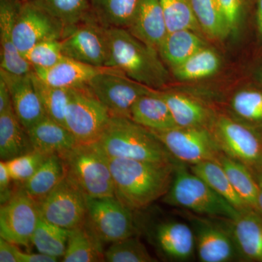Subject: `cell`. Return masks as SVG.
<instances>
[{"mask_svg":"<svg viewBox=\"0 0 262 262\" xmlns=\"http://www.w3.org/2000/svg\"><path fill=\"white\" fill-rule=\"evenodd\" d=\"M13 110L11 95L6 82L0 77V114Z\"/></svg>","mask_w":262,"mask_h":262,"instance_id":"45","label":"cell"},{"mask_svg":"<svg viewBox=\"0 0 262 262\" xmlns=\"http://www.w3.org/2000/svg\"><path fill=\"white\" fill-rule=\"evenodd\" d=\"M58 258L45 253H25L20 252V262H56Z\"/></svg>","mask_w":262,"mask_h":262,"instance_id":"46","label":"cell"},{"mask_svg":"<svg viewBox=\"0 0 262 262\" xmlns=\"http://www.w3.org/2000/svg\"><path fill=\"white\" fill-rule=\"evenodd\" d=\"M168 32L191 29L201 34L191 0H160Z\"/></svg>","mask_w":262,"mask_h":262,"instance_id":"38","label":"cell"},{"mask_svg":"<svg viewBox=\"0 0 262 262\" xmlns=\"http://www.w3.org/2000/svg\"><path fill=\"white\" fill-rule=\"evenodd\" d=\"M49 155L37 150L5 161L13 181L25 183L36 173Z\"/></svg>","mask_w":262,"mask_h":262,"instance_id":"41","label":"cell"},{"mask_svg":"<svg viewBox=\"0 0 262 262\" xmlns=\"http://www.w3.org/2000/svg\"><path fill=\"white\" fill-rule=\"evenodd\" d=\"M101 243L84 221L82 225L70 229L67 249L62 261H104Z\"/></svg>","mask_w":262,"mask_h":262,"instance_id":"27","label":"cell"},{"mask_svg":"<svg viewBox=\"0 0 262 262\" xmlns=\"http://www.w3.org/2000/svg\"><path fill=\"white\" fill-rule=\"evenodd\" d=\"M130 119L151 130H166L177 127L168 105L160 95L159 90L137 100L131 110Z\"/></svg>","mask_w":262,"mask_h":262,"instance_id":"24","label":"cell"},{"mask_svg":"<svg viewBox=\"0 0 262 262\" xmlns=\"http://www.w3.org/2000/svg\"><path fill=\"white\" fill-rule=\"evenodd\" d=\"M112 67H95L66 57L51 68H32L40 80L54 87L72 89L88 86L90 81L98 74Z\"/></svg>","mask_w":262,"mask_h":262,"instance_id":"19","label":"cell"},{"mask_svg":"<svg viewBox=\"0 0 262 262\" xmlns=\"http://www.w3.org/2000/svg\"><path fill=\"white\" fill-rule=\"evenodd\" d=\"M96 143L108 158L158 163L177 161L151 130L127 117L111 116Z\"/></svg>","mask_w":262,"mask_h":262,"instance_id":"3","label":"cell"},{"mask_svg":"<svg viewBox=\"0 0 262 262\" xmlns=\"http://www.w3.org/2000/svg\"><path fill=\"white\" fill-rule=\"evenodd\" d=\"M112 115L88 86L70 89L65 126L80 144L98 141Z\"/></svg>","mask_w":262,"mask_h":262,"instance_id":"7","label":"cell"},{"mask_svg":"<svg viewBox=\"0 0 262 262\" xmlns=\"http://www.w3.org/2000/svg\"><path fill=\"white\" fill-rule=\"evenodd\" d=\"M13 180L10 177L6 163L3 160L0 162V200L1 205L10 199L13 192L10 190V182Z\"/></svg>","mask_w":262,"mask_h":262,"instance_id":"43","label":"cell"},{"mask_svg":"<svg viewBox=\"0 0 262 262\" xmlns=\"http://www.w3.org/2000/svg\"><path fill=\"white\" fill-rule=\"evenodd\" d=\"M126 29L150 48L158 51L168 33L160 0H139L132 24Z\"/></svg>","mask_w":262,"mask_h":262,"instance_id":"20","label":"cell"},{"mask_svg":"<svg viewBox=\"0 0 262 262\" xmlns=\"http://www.w3.org/2000/svg\"><path fill=\"white\" fill-rule=\"evenodd\" d=\"M63 25L30 1L20 3L15 19L13 36L15 46L23 56L37 43L61 39Z\"/></svg>","mask_w":262,"mask_h":262,"instance_id":"14","label":"cell"},{"mask_svg":"<svg viewBox=\"0 0 262 262\" xmlns=\"http://www.w3.org/2000/svg\"><path fill=\"white\" fill-rule=\"evenodd\" d=\"M220 66V56L213 50L206 46L171 70L179 80L194 81L215 75Z\"/></svg>","mask_w":262,"mask_h":262,"instance_id":"34","label":"cell"},{"mask_svg":"<svg viewBox=\"0 0 262 262\" xmlns=\"http://www.w3.org/2000/svg\"><path fill=\"white\" fill-rule=\"evenodd\" d=\"M86 223L102 243H115L136 233L130 208L115 196L87 198Z\"/></svg>","mask_w":262,"mask_h":262,"instance_id":"10","label":"cell"},{"mask_svg":"<svg viewBox=\"0 0 262 262\" xmlns=\"http://www.w3.org/2000/svg\"><path fill=\"white\" fill-rule=\"evenodd\" d=\"M258 81H259L260 83H261L262 85V67L261 68V70L258 71Z\"/></svg>","mask_w":262,"mask_h":262,"instance_id":"49","label":"cell"},{"mask_svg":"<svg viewBox=\"0 0 262 262\" xmlns=\"http://www.w3.org/2000/svg\"><path fill=\"white\" fill-rule=\"evenodd\" d=\"M23 56L32 68L40 69L51 68L66 58L61 39H50L37 43Z\"/></svg>","mask_w":262,"mask_h":262,"instance_id":"40","label":"cell"},{"mask_svg":"<svg viewBox=\"0 0 262 262\" xmlns=\"http://www.w3.org/2000/svg\"><path fill=\"white\" fill-rule=\"evenodd\" d=\"M151 131L174 159L183 163L191 165L205 161H218L222 154L211 129L208 127H177Z\"/></svg>","mask_w":262,"mask_h":262,"instance_id":"8","label":"cell"},{"mask_svg":"<svg viewBox=\"0 0 262 262\" xmlns=\"http://www.w3.org/2000/svg\"><path fill=\"white\" fill-rule=\"evenodd\" d=\"M231 111L236 120L258 128L262 126V91L255 89L239 91L230 101Z\"/></svg>","mask_w":262,"mask_h":262,"instance_id":"37","label":"cell"},{"mask_svg":"<svg viewBox=\"0 0 262 262\" xmlns=\"http://www.w3.org/2000/svg\"><path fill=\"white\" fill-rule=\"evenodd\" d=\"M165 204L196 215L232 220L239 212L203 179L177 161L171 186L163 198Z\"/></svg>","mask_w":262,"mask_h":262,"instance_id":"4","label":"cell"},{"mask_svg":"<svg viewBox=\"0 0 262 262\" xmlns=\"http://www.w3.org/2000/svg\"><path fill=\"white\" fill-rule=\"evenodd\" d=\"M70 229L63 228L41 218L32 239L39 252L63 258L67 249Z\"/></svg>","mask_w":262,"mask_h":262,"instance_id":"35","label":"cell"},{"mask_svg":"<svg viewBox=\"0 0 262 262\" xmlns=\"http://www.w3.org/2000/svg\"><path fill=\"white\" fill-rule=\"evenodd\" d=\"M87 198L64 176L51 192L37 202L41 218L63 228H75L86 220Z\"/></svg>","mask_w":262,"mask_h":262,"instance_id":"11","label":"cell"},{"mask_svg":"<svg viewBox=\"0 0 262 262\" xmlns=\"http://www.w3.org/2000/svg\"><path fill=\"white\" fill-rule=\"evenodd\" d=\"M228 225L241 259L262 262V214L251 208L239 212Z\"/></svg>","mask_w":262,"mask_h":262,"instance_id":"17","label":"cell"},{"mask_svg":"<svg viewBox=\"0 0 262 262\" xmlns=\"http://www.w3.org/2000/svg\"><path fill=\"white\" fill-rule=\"evenodd\" d=\"M107 37L108 67L117 69L136 82L159 90L170 75L156 50L150 48L126 29L104 27Z\"/></svg>","mask_w":262,"mask_h":262,"instance_id":"2","label":"cell"},{"mask_svg":"<svg viewBox=\"0 0 262 262\" xmlns=\"http://www.w3.org/2000/svg\"><path fill=\"white\" fill-rule=\"evenodd\" d=\"M115 196L131 211L147 208L168 192L177 161L171 163L108 158Z\"/></svg>","mask_w":262,"mask_h":262,"instance_id":"1","label":"cell"},{"mask_svg":"<svg viewBox=\"0 0 262 262\" xmlns=\"http://www.w3.org/2000/svg\"><path fill=\"white\" fill-rule=\"evenodd\" d=\"M65 176L60 155H49L36 173L24 183L23 189L35 201H39L51 192Z\"/></svg>","mask_w":262,"mask_h":262,"instance_id":"32","label":"cell"},{"mask_svg":"<svg viewBox=\"0 0 262 262\" xmlns=\"http://www.w3.org/2000/svg\"><path fill=\"white\" fill-rule=\"evenodd\" d=\"M191 171L203 179L238 211L250 208L234 190L223 168L217 161H205L190 165Z\"/></svg>","mask_w":262,"mask_h":262,"instance_id":"31","label":"cell"},{"mask_svg":"<svg viewBox=\"0 0 262 262\" xmlns=\"http://www.w3.org/2000/svg\"><path fill=\"white\" fill-rule=\"evenodd\" d=\"M217 162L223 168L234 190L243 201L248 207L261 213L258 207L259 189L258 183L249 168L223 153Z\"/></svg>","mask_w":262,"mask_h":262,"instance_id":"29","label":"cell"},{"mask_svg":"<svg viewBox=\"0 0 262 262\" xmlns=\"http://www.w3.org/2000/svg\"><path fill=\"white\" fill-rule=\"evenodd\" d=\"M156 241L162 252L171 259L187 261L195 251L192 227L181 222H163L157 227Z\"/></svg>","mask_w":262,"mask_h":262,"instance_id":"22","label":"cell"},{"mask_svg":"<svg viewBox=\"0 0 262 262\" xmlns=\"http://www.w3.org/2000/svg\"><path fill=\"white\" fill-rule=\"evenodd\" d=\"M231 32H235L242 21L244 12V0H218Z\"/></svg>","mask_w":262,"mask_h":262,"instance_id":"42","label":"cell"},{"mask_svg":"<svg viewBox=\"0 0 262 262\" xmlns=\"http://www.w3.org/2000/svg\"><path fill=\"white\" fill-rule=\"evenodd\" d=\"M40 217L37 201L22 187L1 205L0 236L18 246H29Z\"/></svg>","mask_w":262,"mask_h":262,"instance_id":"13","label":"cell"},{"mask_svg":"<svg viewBox=\"0 0 262 262\" xmlns=\"http://www.w3.org/2000/svg\"><path fill=\"white\" fill-rule=\"evenodd\" d=\"M33 149L43 154H61L78 144L67 127L46 115L27 130Z\"/></svg>","mask_w":262,"mask_h":262,"instance_id":"23","label":"cell"},{"mask_svg":"<svg viewBox=\"0 0 262 262\" xmlns=\"http://www.w3.org/2000/svg\"><path fill=\"white\" fill-rule=\"evenodd\" d=\"M63 25L64 33L94 16L90 0H29ZM63 33V34H64Z\"/></svg>","mask_w":262,"mask_h":262,"instance_id":"30","label":"cell"},{"mask_svg":"<svg viewBox=\"0 0 262 262\" xmlns=\"http://www.w3.org/2000/svg\"><path fill=\"white\" fill-rule=\"evenodd\" d=\"M31 75L46 115L65 126L66 111L70 89L54 87L40 80L33 70Z\"/></svg>","mask_w":262,"mask_h":262,"instance_id":"36","label":"cell"},{"mask_svg":"<svg viewBox=\"0 0 262 262\" xmlns=\"http://www.w3.org/2000/svg\"><path fill=\"white\" fill-rule=\"evenodd\" d=\"M88 87L112 116L130 119L131 110L137 100L156 90L132 80L113 67L95 76Z\"/></svg>","mask_w":262,"mask_h":262,"instance_id":"9","label":"cell"},{"mask_svg":"<svg viewBox=\"0 0 262 262\" xmlns=\"http://www.w3.org/2000/svg\"><path fill=\"white\" fill-rule=\"evenodd\" d=\"M34 150L27 131L11 110L0 114V158L13 159Z\"/></svg>","mask_w":262,"mask_h":262,"instance_id":"26","label":"cell"},{"mask_svg":"<svg viewBox=\"0 0 262 262\" xmlns=\"http://www.w3.org/2000/svg\"><path fill=\"white\" fill-rule=\"evenodd\" d=\"M160 95L168 105L177 127L211 129L216 115L204 103L179 93L160 91Z\"/></svg>","mask_w":262,"mask_h":262,"instance_id":"21","label":"cell"},{"mask_svg":"<svg viewBox=\"0 0 262 262\" xmlns=\"http://www.w3.org/2000/svg\"><path fill=\"white\" fill-rule=\"evenodd\" d=\"M222 152L244 164L253 174L262 172V134L228 115H216L211 127Z\"/></svg>","mask_w":262,"mask_h":262,"instance_id":"6","label":"cell"},{"mask_svg":"<svg viewBox=\"0 0 262 262\" xmlns=\"http://www.w3.org/2000/svg\"><path fill=\"white\" fill-rule=\"evenodd\" d=\"M20 252L16 245L0 237V261L20 262Z\"/></svg>","mask_w":262,"mask_h":262,"instance_id":"44","label":"cell"},{"mask_svg":"<svg viewBox=\"0 0 262 262\" xmlns=\"http://www.w3.org/2000/svg\"><path fill=\"white\" fill-rule=\"evenodd\" d=\"M104 261L108 262L156 261L146 246L133 237L113 243L104 253Z\"/></svg>","mask_w":262,"mask_h":262,"instance_id":"39","label":"cell"},{"mask_svg":"<svg viewBox=\"0 0 262 262\" xmlns=\"http://www.w3.org/2000/svg\"><path fill=\"white\" fill-rule=\"evenodd\" d=\"M189 218L200 261L228 262L241 258L229 225L225 227L192 213Z\"/></svg>","mask_w":262,"mask_h":262,"instance_id":"15","label":"cell"},{"mask_svg":"<svg viewBox=\"0 0 262 262\" xmlns=\"http://www.w3.org/2000/svg\"><path fill=\"white\" fill-rule=\"evenodd\" d=\"M202 32L213 39H223L232 33L218 0H191Z\"/></svg>","mask_w":262,"mask_h":262,"instance_id":"33","label":"cell"},{"mask_svg":"<svg viewBox=\"0 0 262 262\" xmlns=\"http://www.w3.org/2000/svg\"><path fill=\"white\" fill-rule=\"evenodd\" d=\"M139 0H90L91 13L104 27L128 29L135 16Z\"/></svg>","mask_w":262,"mask_h":262,"instance_id":"28","label":"cell"},{"mask_svg":"<svg viewBox=\"0 0 262 262\" xmlns=\"http://www.w3.org/2000/svg\"><path fill=\"white\" fill-rule=\"evenodd\" d=\"M29 0H20V3H27Z\"/></svg>","mask_w":262,"mask_h":262,"instance_id":"50","label":"cell"},{"mask_svg":"<svg viewBox=\"0 0 262 262\" xmlns=\"http://www.w3.org/2000/svg\"><path fill=\"white\" fill-rule=\"evenodd\" d=\"M206 46L201 34L191 29H182L168 32L158 53L164 63L172 70Z\"/></svg>","mask_w":262,"mask_h":262,"instance_id":"25","label":"cell"},{"mask_svg":"<svg viewBox=\"0 0 262 262\" xmlns=\"http://www.w3.org/2000/svg\"><path fill=\"white\" fill-rule=\"evenodd\" d=\"M256 182L258 183V189H259V194H258V207H259V211L262 214V172L253 174Z\"/></svg>","mask_w":262,"mask_h":262,"instance_id":"48","label":"cell"},{"mask_svg":"<svg viewBox=\"0 0 262 262\" xmlns=\"http://www.w3.org/2000/svg\"><path fill=\"white\" fill-rule=\"evenodd\" d=\"M20 4L14 0H0L1 69L15 75H27L32 68L15 46L13 29Z\"/></svg>","mask_w":262,"mask_h":262,"instance_id":"18","label":"cell"},{"mask_svg":"<svg viewBox=\"0 0 262 262\" xmlns=\"http://www.w3.org/2000/svg\"><path fill=\"white\" fill-rule=\"evenodd\" d=\"M256 27L260 37L262 39V0H257L256 10Z\"/></svg>","mask_w":262,"mask_h":262,"instance_id":"47","label":"cell"},{"mask_svg":"<svg viewBox=\"0 0 262 262\" xmlns=\"http://www.w3.org/2000/svg\"><path fill=\"white\" fill-rule=\"evenodd\" d=\"M65 176L89 198L115 196L108 158L97 143L78 144L58 154Z\"/></svg>","mask_w":262,"mask_h":262,"instance_id":"5","label":"cell"},{"mask_svg":"<svg viewBox=\"0 0 262 262\" xmlns=\"http://www.w3.org/2000/svg\"><path fill=\"white\" fill-rule=\"evenodd\" d=\"M0 77L10 90L13 110L26 130L47 115L36 91L31 72L18 75L0 69Z\"/></svg>","mask_w":262,"mask_h":262,"instance_id":"16","label":"cell"},{"mask_svg":"<svg viewBox=\"0 0 262 262\" xmlns=\"http://www.w3.org/2000/svg\"><path fill=\"white\" fill-rule=\"evenodd\" d=\"M61 42L67 58L95 67H108L110 52L104 27L92 17L67 30Z\"/></svg>","mask_w":262,"mask_h":262,"instance_id":"12","label":"cell"}]
</instances>
